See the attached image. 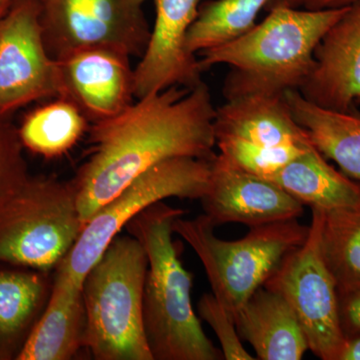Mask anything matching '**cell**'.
<instances>
[{
    "label": "cell",
    "mask_w": 360,
    "mask_h": 360,
    "mask_svg": "<svg viewBox=\"0 0 360 360\" xmlns=\"http://www.w3.org/2000/svg\"><path fill=\"white\" fill-rule=\"evenodd\" d=\"M207 85L172 86L136 99L120 115L89 127L86 160L70 180L86 224L108 200L158 163L212 160L217 146Z\"/></svg>",
    "instance_id": "cell-1"
},
{
    "label": "cell",
    "mask_w": 360,
    "mask_h": 360,
    "mask_svg": "<svg viewBox=\"0 0 360 360\" xmlns=\"http://www.w3.org/2000/svg\"><path fill=\"white\" fill-rule=\"evenodd\" d=\"M347 7L298 11L274 4L267 18L245 34L200 52L201 68L231 66L224 84L226 101L250 94L283 96L288 90H300L314 70L315 49Z\"/></svg>",
    "instance_id": "cell-2"
},
{
    "label": "cell",
    "mask_w": 360,
    "mask_h": 360,
    "mask_svg": "<svg viewBox=\"0 0 360 360\" xmlns=\"http://www.w3.org/2000/svg\"><path fill=\"white\" fill-rule=\"evenodd\" d=\"M186 212L155 203L125 229L148 258L143 290V324L153 360H220L221 350L206 336L191 303L193 274L172 239L174 222Z\"/></svg>",
    "instance_id": "cell-3"
},
{
    "label": "cell",
    "mask_w": 360,
    "mask_h": 360,
    "mask_svg": "<svg viewBox=\"0 0 360 360\" xmlns=\"http://www.w3.org/2000/svg\"><path fill=\"white\" fill-rule=\"evenodd\" d=\"M148 258L132 236L118 234L82 281L85 348L96 360H153L143 324Z\"/></svg>",
    "instance_id": "cell-4"
},
{
    "label": "cell",
    "mask_w": 360,
    "mask_h": 360,
    "mask_svg": "<svg viewBox=\"0 0 360 360\" xmlns=\"http://www.w3.org/2000/svg\"><path fill=\"white\" fill-rule=\"evenodd\" d=\"M214 227L202 214L193 219L179 217L172 229L200 257L212 295L233 319L309 231V226L290 219L250 227L245 238L229 241L217 238Z\"/></svg>",
    "instance_id": "cell-5"
},
{
    "label": "cell",
    "mask_w": 360,
    "mask_h": 360,
    "mask_svg": "<svg viewBox=\"0 0 360 360\" xmlns=\"http://www.w3.org/2000/svg\"><path fill=\"white\" fill-rule=\"evenodd\" d=\"M84 226L70 181L28 176L0 198V264L49 274Z\"/></svg>",
    "instance_id": "cell-6"
},
{
    "label": "cell",
    "mask_w": 360,
    "mask_h": 360,
    "mask_svg": "<svg viewBox=\"0 0 360 360\" xmlns=\"http://www.w3.org/2000/svg\"><path fill=\"white\" fill-rule=\"evenodd\" d=\"M210 175V160L174 158L158 163L92 215L60 264L82 284L87 272L130 220L167 198L200 200L207 189Z\"/></svg>",
    "instance_id": "cell-7"
},
{
    "label": "cell",
    "mask_w": 360,
    "mask_h": 360,
    "mask_svg": "<svg viewBox=\"0 0 360 360\" xmlns=\"http://www.w3.org/2000/svg\"><path fill=\"white\" fill-rule=\"evenodd\" d=\"M311 210L304 243L286 255L264 286L290 305L307 335L309 350L322 360H340L347 340L340 326L338 288L321 255L323 210Z\"/></svg>",
    "instance_id": "cell-8"
},
{
    "label": "cell",
    "mask_w": 360,
    "mask_h": 360,
    "mask_svg": "<svg viewBox=\"0 0 360 360\" xmlns=\"http://www.w3.org/2000/svg\"><path fill=\"white\" fill-rule=\"evenodd\" d=\"M146 0H40L45 45L54 60L90 49L142 56L150 39Z\"/></svg>",
    "instance_id": "cell-9"
},
{
    "label": "cell",
    "mask_w": 360,
    "mask_h": 360,
    "mask_svg": "<svg viewBox=\"0 0 360 360\" xmlns=\"http://www.w3.org/2000/svg\"><path fill=\"white\" fill-rule=\"evenodd\" d=\"M40 0H13L0 18V115L59 96L58 63L49 56Z\"/></svg>",
    "instance_id": "cell-10"
},
{
    "label": "cell",
    "mask_w": 360,
    "mask_h": 360,
    "mask_svg": "<svg viewBox=\"0 0 360 360\" xmlns=\"http://www.w3.org/2000/svg\"><path fill=\"white\" fill-rule=\"evenodd\" d=\"M200 200L214 226L255 227L297 219L303 214L302 203L281 187L241 169L220 153L210 160L207 189Z\"/></svg>",
    "instance_id": "cell-11"
},
{
    "label": "cell",
    "mask_w": 360,
    "mask_h": 360,
    "mask_svg": "<svg viewBox=\"0 0 360 360\" xmlns=\"http://www.w3.org/2000/svg\"><path fill=\"white\" fill-rule=\"evenodd\" d=\"M56 63L58 97L75 104L90 124L115 117L134 103V70L127 54L90 49Z\"/></svg>",
    "instance_id": "cell-12"
},
{
    "label": "cell",
    "mask_w": 360,
    "mask_h": 360,
    "mask_svg": "<svg viewBox=\"0 0 360 360\" xmlns=\"http://www.w3.org/2000/svg\"><path fill=\"white\" fill-rule=\"evenodd\" d=\"M155 22L149 44L134 70L136 99L172 86L191 89L202 84L200 60L189 53L186 37L200 0H153Z\"/></svg>",
    "instance_id": "cell-13"
},
{
    "label": "cell",
    "mask_w": 360,
    "mask_h": 360,
    "mask_svg": "<svg viewBox=\"0 0 360 360\" xmlns=\"http://www.w3.org/2000/svg\"><path fill=\"white\" fill-rule=\"evenodd\" d=\"M315 65L298 91L309 103L352 112L360 101V2L348 6L314 51Z\"/></svg>",
    "instance_id": "cell-14"
},
{
    "label": "cell",
    "mask_w": 360,
    "mask_h": 360,
    "mask_svg": "<svg viewBox=\"0 0 360 360\" xmlns=\"http://www.w3.org/2000/svg\"><path fill=\"white\" fill-rule=\"evenodd\" d=\"M82 284L59 264L51 295L16 360H70L85 348L86 336Z\"/></svg>",
    "instance_id": "cell-15"
},
{
    "label": "cell",
    "mask_w": 360,
    "mask_h": 360,
    "mask_svg": "<svg viewBox=\"0 0 360 360\" xmlns=\"http://www.w3.org/2000/svg\"><path fill=\"white\" fill-rule=\"evenodd\" d=\"M239 336L255 350L257 359L300 360L309 349L297 316L276 291L258 288L236 316Z\"/></svg>",
    "instance_id": "cell-16"
},
{
    "label": "cell",
    "mask_w": 360,
    "mask_h": 360,
    "mask_svg": "<svg viewBox=\"0 0 360 360\" xmlns=\"http://www.w3.org/2000/svg\"><path fill=\"white\" fill-rule=\"evenodd\" d=\"M215 139L234 137L260 146L312 143L295 122L283 96L250 94L229 99L217 108Z\"/></svg>",
    "instance_id": "cell-17"
},
{
    "label": "cell",
    "mask_w": 360,
    "mask_h": 360,
    "mask_svg": "<svg viewBox=\"0 0 360 360\" xmlns=\"http://www.w3.org/2000/svg\"><path fill=\"white\" fill-rule=\"evenodd\" d=\"M262 179L274 182L311 208H360V184L329 165L314 146Z\"/></svg>",
    "instance_id": "cell-18"
},
{
    "label": "cell",
    "mask_w": 360,
    "mask_h": 360,
    "mask_svg": "<svg viewBox=\"0 0 360 360\" xmlns=\"http://www.w3.org/2000/svg\"><path fill=\"white\" fill-rule=\"evenodd\" d=\"M51 288L49 272L0 270V359H16L46 307Z\"/></svg>",
    "instance_id": "cell-19"
},
{
    "label": "cell",
    "mask_w": 360,
    "mask_h": 360,
    "mask_svg": "<svg viewBox=\"0 0 360 360\" xmlns=\"http://www.w3.org/2000/svg\"><path fill=\"white\" fill-rule=\"evenodd\" d=\"M293 118L309 134L324 158L335 161L341 172L360 184V112H338L319 108L298 90L284 94Z\"/></svg>",
    "instance_id": "cell-20"
},
{
    "label": "cell",
    "mask_w": 360,
    "mask_h": 360,
    "mask_svg": "<svg viewBox=\"0 0 360 360\" xmlns=\"http://www.w3.org/2000/svg\"><path fill=\"white\" fill-rule=\"evenodd\" d=\"M298 6V0H210L201 4L189 27L186 47L189 53H200L245 34L257 23L258 14L274 4Z\"/></svg>",
    "instance_id": "cell-21"
},
{
    "label": "cell",
    "mask_w": 360,
    "mask_h": 360,
    "mask_svg": "<svg viewBox=\"0 0 360 360\" xmlns=\"http://www.w3.org/2000/svg\"><path fill=\"white\" fill-rule=\"evenodd\" d=\"M89 124L75 104L56 97L26 115L18 134L23 148L45 158H56L79 141Z\"/></svg>",
    "instance_id": "cell-22"
},
{
    "label": "cell",
    "mask_w": 360,
    "mask_h": 360,
    "mask_svg": "<svg viewBox=\"0 0 360 360\" xmlns=\"http://www.w3.org/2000/svg\"><path fill=\"white\" fill-rule=\"evenodd\" d=\"M321 251L338 295L360 288V208L323 210Z\"/></svg>",
    "instance_id": "cell-23"
},
{
    "label": "cell",
    "mask_w": 360,
    "mask_h": 360,
    "mask_svg": "<svg viewBox=\"0 0 360 360\" xmlns=\"http://www.w3.org/2000/svg\"><path fill=\"white\" fill-rule=\"evenodd\" d=\"M217 146L220 155L225 156L236 167L250 174L264 177L285 167L291 160L304 153L314 143L269 146L234 137H219L217 139Z\"/></svg>",
    "instance_id": "cell-24"
},
{
    "label": "cell",
    "mask_w": 360,
    "mask_h": 360,
    "mask_svg": "<svg viewBox=\"0 0 360 360\" xmlns=\"http://www.w3.org/2000/svg\"><path fill=\"white\" fill-rule=\"evenodd\" d=\"M200 316L207 322L221 345L222 354L226 360H253L243 347L236 329L233 316L217 300L212 293H205L198 303Z\"/></svg>",
    "instance_id": "cell-25"
},
{
    "label": "cell",
    "mask_w": 360,
    "mask_h": 360,
    "mask_svg": "<svg viewBox=\"0 0 360 360\" xmlns=\"http://www.w3.org/2000/svg\"><path fill=\"white\" fill-rule=\"evenodd\" d=\"M22 149L18 129L0 115V198L30 176Z\"/></svg>",
    "instance_id": "cell-26"
},
{
    "label": "cell",
    "mask_w": 360,
    "mask_h": 360,
    "mask_svg": "<svg viewBox=\"0 0 360 360\" xmlns=\"http://www.w3.org/2000/svg\"><path fill=\"white\" fill-rule=\"evenodd\" d=\"M341 329L345 340L360 336V288L338 295Z\"/></svg>",
    "instance_id": "cell-27"
},
{
    "label": "cell",
    "mask_w": 360,
    "mask_h": 360,
    "mask_svg": "<svg viewBox=\"0 0 360 360\" xmlns=\"http://www.w3.org/2000/svg\"><path fill=\"white\" fill-rule=\"evenodd\" d=\"M360 0H298V6H303L309 11L341 8L352 6Z\"/></svg>",
    "instance_id": "cell-28"
},
{
    "label": "cell",
    "mask_w": 360,
    "mask_h": 360,
    "mask_svg": "<svg viewBox=\"0 0 360 360\" xmlns=\"http://www.w3.org/2000/svg\"><path fill=\"white\" fill-rule=\"evenodd\" d=\"M340 360H360V336L347 340Z\"/></svg>",
    "instance_id": "cell-29"
},
{
    "label": "cell",
    "mask_w": 360,
    "mask_h": 360,
    "mask_svg": "<svg viewBox=\"0 0 360 360\" xmlns=\"http://www.w3.org/2000/svg\"><path fill=\"white\" fill-rule=\"evenodd\" d=\"M13 4V2H11ZM11 4H6V2H0V18L6 13L7 8H8L9 6Z\"/></svg>",
    "instance_id": "cell-30"
},
{
    "label": "cell",
    "mask_w": 360,
    "mask_h": 360,
    "mask_svg": "<svg viewBox=\"0 0 360 360\" xmlns=\"http://www.w3.org/2000/svg\"><path fill=\"white\" fill-rule=\"evenodd\" d=\"M13 0H0V2H6V4H11Z\"/></svg>",
    "instance_id": "cell-31"
}]
</instances>
